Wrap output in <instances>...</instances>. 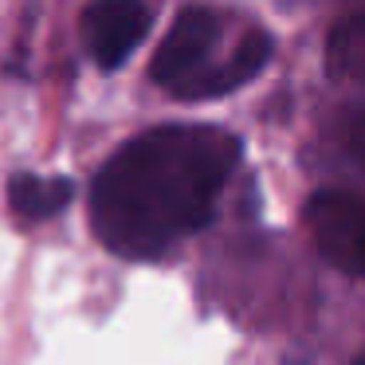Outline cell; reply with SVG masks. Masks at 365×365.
I'll return each instance as SVG.
<instances>
[{
	"label": "cell",
	"instance_id": "cell-1",
	"mask_svg": "<svg viewBox=\"0 0 365 365\" xmlns=\"http://www.w3.org/2000/svg\"><path fill=\"white\" fill-rule=\"evenodd\" d=\"M240 161V138L220 126H158L130 138L91 185V224L122 259H158L200 232Z\"/></svg>",
	"mask_w": 365,
	"mask_h": 365
},
{
	"label": "cell",
	"instance_id": "cell-2",
	"mask_svg": "<svg viewBox=\"0 0 365 365\" xmlns=\"http://www.w3.org/2000/svg\"><path fill=\"white\" fill-rule=\"evenodd\" d=\"M216 40H220V16L205 4H189L177 12L169 36L161 40L158 56L150 63V79L165 91H181L185 83H192L200 71H208V56H212Z\"/></svg>",
	"mask_w": 365,
	"mask_h": 365
},
{
	"label": "cell",
	"instance_id": "cell-6",
	"mask_svg": "<svg viewBox=\"0 0 365 365\" xmlns=\"http://www.w3.org/2000/svg\"><path fill=\"white\" fill-rule=\"evenodd\" d=\"M75 200V181L71 177H36V173H16L9 181V205L20 220H48L59 216Z\"/></svg>",
	"mask_w": 365,
	"mask_h": 365
},
{
	"label": "cell",
	"instance_id": "cell-7",
	"mask_svg": "<svg viewBox=\"0 0 365 365\" xmlns=\"http://www.w3.org/2000/svg\"><path fill=\"white\" fill-rule=\"evenodd\" d=\"M326 71L334 79H365V12L334 24L326 40Z\"/></svg>",
	"mask_w": 365,
	"mask_h": 365
},
{
	"label": "cell",
	"instance_id": "cell-5",
	"mask_svg": "<svg viewBox=\"0 0 365 365\" xmlns=\"http://www.w3.org/2000/svg\"><path fill=\"white\" fill-rule=\"evenodd\" d=\"M267 59H271V36L252 32V36H244V43H240L236 51H232V59L212 63L208 71H200L192 83H185V87L177 91V98H220V95H228V91L244 87L247 79H255V75L267 67Z\"/></svg>",
	"mask_w": 365,
	"mask_h": 365
},
{
	"label": "cell",
	"instance_id": "cell-4",
	"mask_svg": "<svg viewBox=\"0 0 365 365\" xmlns=\"http://www.w3.org/2000/svg\"><path fill=\"white\" fill-rule=\"evenodd\" d=\"M145 0H91L83 12V43L103 71H118L150 32Z\"/></svg>",
	"mask_w": 365,
	"mask_h": 365
},
{
	"label": "cell",
	"instance_id": "cell-3",
	"mask_svg": "<svg viewBox=\"0 0 365 365\" xmlns=\"http://www.w3.org/2000/svg\"><path fill=\"white\" fill-rule=\"evenodd\" d=\"M314 244L346 275H365V200L349 192H314L307 205Z\"/></svg>",
	"mask_w": 365,
	"mask_h": 365
}]
</instances>
